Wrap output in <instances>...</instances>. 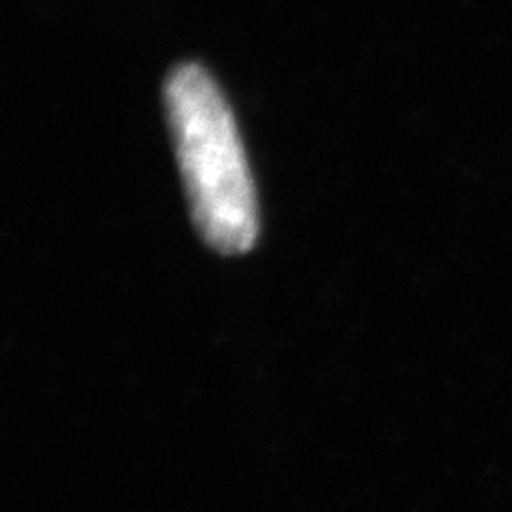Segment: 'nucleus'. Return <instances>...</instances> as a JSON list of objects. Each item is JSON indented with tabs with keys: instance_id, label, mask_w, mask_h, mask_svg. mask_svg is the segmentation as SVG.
<instances>
[{
	"instance_id": "obj_1",
	"label": "nucleus",
	"mask_w": 512,
	"mask_h": 512,
	"mask_svg": "<svg viewBox=\"0 0 512 512\" xmlns=\"http://www.w3.org/2000/svg\"><path fill=\"white\" fill-rule=\"evenodd\" d=\"M165 109L192 218L203 239L224 254L250 250L259 235V205L233 111L210 71L175 67Z\"/></svg>"
}]
</instances>
